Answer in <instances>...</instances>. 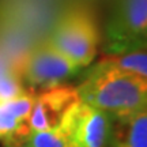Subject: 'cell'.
Returning a JSON list of instances; mask_svg holds the SVG:
<instances>
[{
  "instance_id": "cell-6",
  "label": "cell",
  "mask_w": 147,
  "mask_h": 147,
  "mask_svg": "<svg viewBox=\"0 0 147 147\" xmlns=\"http://www.w3.org/2000/svg\"><path fill=\"white\" fill-rule=\"evenodd\" d=\"M78 101L76 86L63 83L42 89L40 94H34L29 115V127L32 132L48 131L57 127Z\"/></svg>"
},
{
  "instance_id": "cell-3",
  "label": "cell",
  "mask_w": 147,
  "mask_h": 147,
  "mask_svg": "<svg viewBox=\"0 0 147 147\" xmlns=\"http://www.w3.org/2000/svg\"><path fill=\"white\" fill-rule=\"evenodd\" d=\"M147 0H119L106 26L105 52L146 48Z\"/></svg>"
},
{
  "instance_id": "cell-5",
  "label": "cell",
  "mask_w": 147,
  "mask_h": 147,
  "mask_svg": "<svg viewBox=\"0 0 147 147\" xmlns=\"http://www.w3.org/2000/svg\"><path fill=\"white\" fill-rule=\"evenodd\" d=\"M72 147H106L112 117L79 100L60 123Z\"/></svg>"
},
{
  "instance_id": "cell-11",
  "label": "cell",
  "mask_w": 147,
  "mask_h": 147,
  "mask_svg": "<svg viewBox=\"0 0 147 147\" xmlns=\"http://www.w3.org/2000/svg\"><path fill=\"white\" fill-rule=\"evenodd\" d=\"M4 147H27L25 143H19V144H5Z\"/></svg>"
},
{
  "instance_id": "cell-10",
  "label": "cell",
  "mask_w": 147,
  "mask_h": 147,
  "mask_svg": "<svg viewBox=\"0 0 147 147\" xmlns=\"http://www.w3.org/2000/svg\"><path fill=\"white\" fill-rule=\"evenodd\" d=\"M25 144L27 147H72L61 124L48 131L32 132Z\"/></svg>"
},
{
  "instance_id": "cell-4",
  "label": "cell",
  "mask_w": 147,
  "mask_h": 147,
  "mask_svg": "<svg viewBox=\"0 0 147 147\" xmlns=\"http://www.w3.org/2000/svg\"><path fill=\"white\" fill-rule=\"evenodd\" d=\"M80 69L71 59L57 51L49 41H45L25 57L22 64V78L33 87L47 89L63 84Z\"/></svg>"
},
{
  "instance_id": "cell-8",
  "label": "cell",
  "mask_w": 147,
  "mask_h": 147,
  "mask_svg": "<svg viewBox=\"0 0 147 147\" xmlns=\"http://www.w3.org/2000/svg\"><path fill=\"white\" fill-rule=\"evenodd\" d=\"M106 147H147V109L112 119Z\"/></svg>"
},
{
  "instance_id": "cell-9",
  "label": "cell",
  "mask_w": 147,
  "mask_h": 147,
  "mask_svg": "<svg viewBox=\"0 0 147 147\" xmlns=\"http://www.w3.org/2000/svg\"><path fill=\"white\" fill-rule=\"evenodd\" d=\"M100 63L117 68L120 71H125L129 74H135L143 78H147V52L146 48L132 49L120 53H108L105 57L100 60Z\"/></svg>"
},
{
  "instance_id": "cell-7",
  "label": "cell",
  "mask_w": 147,
  "mask_h": 147,
  "mask_svg": "<svg viewBox=\"0 0 147 147\" xmlns=\"http://www.w3.org/2000/svg\"><path fill=\"white\" fill-rule=\"evenodd\" d=\"M34 94L25 93L16 98L0 102V140L5 144L25 143L32 129L29 115Z\"/></svg>"
},
{
  "instance_id": "cell-2",
  "label": "cell",
  "mask_w": 147,
  "mask_h": 147,
  "mask_svg": "<svg viewBox=\"0 0 147 147\" xmlns=\"http://www.w3.org/2000/svg\"><path fill=\"white\" fill-rule=\"evenodd\" d=\"M48 41L76 65L86 68L95 60L100 34L87 11L72 8L60 16Z\"/></svg>"
},
{
  "instance_id": "cell-1",
  "label": "cell",
  "mask_w": 147,
  "mask_h": 147,
  "mask_svg": "<svg viewBox=\"0 0 147 147\" xmlns=\"http://www.w3.org/2000/svg\"><path fill=\"white\" fill-rule=\"evenodd\" d=\"M79 100L112 119L147 109V78L95 63L76 86Z\"/></svg>"
}]
</instances>
